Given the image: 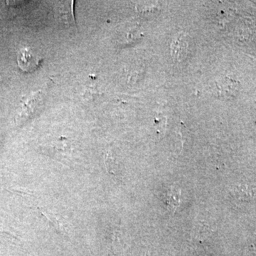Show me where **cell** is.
<instances>
[{
  "mask_svg": "<svg viewBox=\"0 0 256 256\" xmlns=\"http://www.w3.org/2000/svg\"><path fill=\"white\" fill-rule=\"evenodd\" d=\"M42 105L41 92H34L25 99L22 104L18 112V120L20 124L26 122V120L33 118L38 114Z\"/></svg>",
  "mask_w": 256,
  "mask_h": 256,
  "instance_id": "obj_1",
  "label": "cell"
},
{
  "mask_svg": "<svg viewBox=\"0 0 256 256\" xmlns=\"http://www.w3.org/2000/svg\"><path fill=\"white\" fill-rule=\"evenodd\" d=\"M41 60L40 57L36 56L30 48L20 50L18 56V66L26 72H31L38 68Z\"/></svg>",
  "mask_w": 256,
  "mask_h": 256,
  "instance_id": "obj_2",
  "label": "cell"
},
{
  "mask_svg": "<svg viewBox=\"0 0 256 256\" xmlns=\"http://www.w3.org/2000/svg\"><path fill=\"white\" fill-rule=\"evenodd\" d=\"M166 205L170 212L174 213L180 203V190L178 188H170L166 196Z\"/></svg>",
  "mask_w": 256,
  "mask_h": 256,
  "instance_id": "obj_3",
  "label": "cell"
},
{
  "mask_svg": "<svg viewBox=\"0 0 256 256\" xmlns=\"http://www.w3.org/2000/svg\"><path fill=\"white\" fill-rule=\"evenodd\" d=\"M234 196L240 201H248L252 200V192L246 185H240L234 190Z\"/></svg>",
  "mask_w": 256,
  "mask_h": 256,
  "instance_id": "obj_4",
  "label": "cell"
},
{
  "mask_svg": "<svg viewBox=\"0 0 256 256\" xmlns=\"http://www.w3.org/2000/svg\"><path fill=\"white\" fill-rule=\"evenodd\" d=\"M186 48V42H185L182 36L178 37L176 38V42H174L172 45L173 56L178 60L182 58L184 54Z\"/></svg>",
  "mask_w": 256,
  "mask_h": 256,
  "instance_id": "obj_5",
  "label": "cell"
},
{
  "mask_svg": "<svg viewBox=\"0 0 256 256\" xmlns=\"http://www.w3.org/2000/svg\"><path fill=\"white\" fill-rule=\"evenodd\" d=\"M72 9H73L72 8H69L66 11H64V10L60 9V12H58V15H60L58 18H60V22L63 24H68L69 26H70V25L75 24Z\"/></svg>",
  "mask_w": 256,
  "mask_h": 256,
  "instance_id": "obj_6",
  "label": "cell"
}]
</instances>
